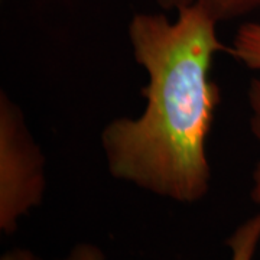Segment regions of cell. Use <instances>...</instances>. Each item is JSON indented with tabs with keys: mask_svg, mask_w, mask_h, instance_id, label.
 Instances as JSON below:
<instances>
[{
	"mask_svg": "<svg viewBox=\"0 0 260 260\" xmlns=\"http://www.w3.org/2000/svg\"><path fill=\"white\" fill-rule=\"evenodd\" d=\"M220 22L203 6L135 13L127 25L132 54L148 81L143 110L117 117L102 130L106 165L114 179L181 204L208 194L211 165L207 142L221 103L211 77L227 52Z\"/></svg>",
	"mask_w": 260,
	"mask_h": 260,
	"instance_id": "6da1fadb",
	"label": "cell"
},
{
	"mask_svg": "<svg viewBox=\"0 0 260 260\" xmlns=\"http://www.w3.org/2000/svg\"><path fill=\"white\" fill-rule=\"evenodd\" d=\"M45 158L16 103L0 94V230L12 234L42 203Z\"/></svg>",
	"mask_w": 260,
	"mask_h": 260,
	"instance_id": "7a4b0ae2",
	"label": "cell"
},
{
	"mask_svg": "<svg viewBox=\"0 0 260 260\" xmlns=\"http://www.w3.org/2000/svg\"><path fill=\"white\" fill-rule=\"evenodd\" d=\"M162 10H179L188 6H203L220 23L246 16L260 8V0H156Z\"/></svg>",
	"mask_w": 260,
	"mask_h": 260,
	"instance_id": "3957f363",
	"label": "cell"
},
{
	"mask_svg": "<svg viewBox=\"0 0 260 260\" xmlns=\"http://www.w3.org/2000/svg\"><path fill=\"white\" fill-rule=\"evenodd\" d=\"M227 52L246 68L260 73V23H243L236 30Z\"/></svg>",
	"mask_w": 260,
	"mask_h": 260,
	"instance_id": "277c9868",
	"label": "cell"
},
{
	"mask_svg": "<svg viewBox=\"0 0 260 260\" xmlns=\"http://www.w3.org/2000/svg\"><path fill=\"white\" fill-rule=\"evenodd\" d=\"M260 243V213L240 224L227 240L230 260H253Z\"/></svg>",
	"mask_w": 260,
	"mask_h": 260,
	"instance_id": "5b68a950",
	"label": "cell"
},
{
	"mask_svg": "<svg viewBox=\"0 0 260 260\" xmlns=\"http://www.w3.org/2000/svg\"><path fill=\"white\" fill-rule=\"evenodd\" d=\"M247 103L250 107V127L256 139L260 142V78H253L247 90ZM251 201L260 207V160L251 174Z\"/></svg>",
	"mask_w": 260,
	"mask_h": 260,
	"instance_id": "8992f818",
	"label": "cell"
},
{
	"mask_svg": "<svg viewBox=\"0 0 260 260\" xmlns=\"http://www.w3.org/2000/svg\"><path fill=\"white\" fill-rule=\"evenodd\" d=\"M59 260H106V256L99 246L91 243H80Z\"/></svg>",
	"mask_w": 260,
	"mask_h": 260,
	"instance_id": "52a82bcc",
	"label": "cell"
},
{
	"mask_svg": "<svg viewBox=\"0 0 260 260\" xmlns=\"http://www.w3.org/2000/svg\"><path fill=\"white\" fill-rule=\"evenodd\" d=\"M0 260H42L34 254L30 250L26 249H13V250L6 251Z\"/></svg>",
	"mask_w": 260,
	"mask_h": 260,
	"instance_id": "ba28073f",
	"label": "cell"
}]
</instances>
